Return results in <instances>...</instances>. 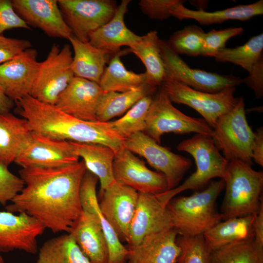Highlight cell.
Segmentation results:
<instances>
[{
	"label": "cell",
	"mask_w": 263,
	"mask_h": 263,
	"mask_svg": "<svg viewBox=\"0 0 263 263\" xmlns=\"http://www.w3.org/2000/svg\"><path fill=\"white\" fill-rule=\"evenodd\" d=\"M86 170L83 160L63 167L21 168L24 187L5 208L25 213L54 233H68L83 211L79 191Z\"/></svg>",
	"instance_id": "1"
},
{
	"label": "cell",
	"mask_w": 263,
	"mask_h": 263,
	"mask_svg": "<svg viewBox=\"0 0 263 263\" xmlns=\"http://www.w3.org/2000/svg\"><path fill=\"white\" fill-rule=\"evenodd\" d=\"M15 113L26 119L32 132L54 139L72 142L100 144L116 154L124 148L125 139L107 122L87 121L70 115L55 105L40 102L30 95L15 102Z\"/></svg>",
	"instance_id": "2"
},
{
	"label": "cell",
	"mask_w": 263,
	"mask_h": 263,
	"mask_svg": "<svg viewBox=\"0 0 263 263\" xmlns=\"http://www.w3.org/2000/svg\"><path fill=\"white\" fill-rule=\"evenodd\" d=\"M224 187L223 179L211 181L202 191L169 200L166 207L172 226L179 235H202L223 221L221 214L216 209V202Z\"/></svg>",
	"instance_id": "3"
},
{
	"label": "cell",
	"mask_w": 263,
	"mask_h": 263,
	"mask_svg": "<svg viewBox=\"0 0 263 263\" xmlns=\"http://www.w3.org/2000/svg\"><path fill=\"white\" fill-rule=\"evenodd\" d=\"M225 192L221 213L223 221L257 214L263 205V172L239 160L229 161L223 179Z\"/></svg>",
	"instance_id": "4"
},
{
	"label": "cell",
	"mask_w": 263,
	"mask_h": 263,
	"mask_svg": "<svg viewBox=\"0 0 263 263\" xmlns=\"http://www.w3.org/2000/svg\"><path fill=\"white\" fill-rule=\"evenodd\" d=\"M180 151L189 153L195 160L196 170L177 187L155 194L165 206L177 194L188 189H197L214 178L223 179L228 161L223 156L209 136L196 133L177 146Z\"/></svg>",
	"instance_id": "5"
},
{
	"label": "cell",
	"mask_w": 263,
	"mask_h": 263,
	"mask_svg": "<svg viewBox=\"0 0 263 263\" xmlns=\"http://www.w3.org/2000/svg\"><path fill=\"white\" fill-rule=\"evenodd\" d=\"M253 136L246 118L244 101L241 97L230 111L218 118L211 138L228 162L239 160L251 166Z\"/></svg>",
	"instance_id": "6"
},
{
	"label": "cell",
	"mask_w": 263,
	"mask_h": 263,
	"mask_svg": "<svg viewBox=\"0 0 263 263\" xmlns=\"http://www.w3.org/2000/svg\"><path fill=\"white\" fill-rule=\"evenodd\" d=\"M144 132L160 144L165 133L196 132L211 137L213 129L204 119L188 116L176 108L162 86L153 98Z\"/></svg>",
	"instance_id": "7"
},
{
	"label": "cell",
	"mask_w": 263,
	"mask_h": 263,
	"mask_svg": "<svg viewBox=\"0 0 263 263\" xmlns=\"http://www.w3.org/2000/svg\"><path fill=\"white\" fill-rule=\"evenodd\" d=\"M71 46L53 44L45 59L40 62L30 95L38 100L55 105L57 100L74 78Z\"/></svg>",
	"instance_id": "8"
},
{
	"label": "cell",
	"mask_w": 263,
	"mask_h": 263,
	"mask_svg": "<svg viewBox=\"0 0 263 263\" xmlns=\"http://www.w3.org/2000/svg\"><path fill=\"white\" fill-rule=\"evenodd\" d=\"M162 86L172 103L193 108L212 129L218 118L230 111L239 99L234 96V87L219 93H209L195 90L169 78L164 79Z\"/></svg>",
	"instance_id": "9"
},
{
	"label": "cell",
	"mask_w": 263,
	"mask_h": 263,
	"mask_svg": "<svg viewBox=\"0 0 263 263\" xmlns=\"http://www.w3.org/2000/svg\"><path fill=\"white\" fill-rule=\"evenodd\" d=\"M160 47L165 68V78L175 80L195 90L209 93H219L226 88L243 83L240 77L222 75L193 69L160 39Z\"/></svg>",
	"instance_id": "10"
},
{
	"label": "cell",
	"mask_w": 263,
	"mask_h": 263,
	"mask_svg": "<svg viewBox=\"0 0 263 263\" xmlns=\"http://www.w3.org/2000/svg\"><path fill=\"white\" fill-rule=\"evenodd\" d=\"M63 19L74 36L89 42L92 33L109 21L117 8L113 0H58Z\"/></svg>",
	"instance_id": "11"
},
{
	"label": "cell",
	"mask_w": 263,
	"mask_h": 263,
	"mask_svg": "<svg viewBox=\"0 0 263 263\" xmlns=\"http://www.w3.org/2000/svg\"><path fill=\"white\" fill-rule=\"evenodd\" d=\"M124 147L145 158L152 167L165 176L167 190L179 185L192 165L191 159L161 146L144 132H137L126 138Z\"/></svg>",
	"instance_id": "12"
},
{
	"label": "cell",
	"mask_w": 263,
	"mask_h": 263,
	"mask_svg": "<svg viewBox=\"0 0 263 263\" xmlns=\"http://www.w3.org/2000/svg\"><path fill=\"white\" fill-rule=\"evenodd\" d=\"M70 141L32 132L15 163L21 168L63 167L79 161Z\"/></svg>",
	"instance_id": "13"
},
{
	"label": "cell",
	"mask_w": 263,
	"mask_h": 263,
	"mask_svg": "<svg viewBox=\"0 0 263 263\" xmlns=\"http://www.w3.org/2000/svg\"><path fill=\"white\" fill-rule=\"evenodd\" d=\"M139 192L114 181L99 193L100 212L113 228L120 241L128 243L129 230Z\"/></svg>",
	"instance_id": "14"
},
{
	"label": "cell",
	"mask_w": 263,
	"mask_h": 263,
	"mask_svg": "<svg viewBox=\"0 0 263 263\" xmlns=\"http://www.w3.org/2000/svg\"><path fill=\"white\" fill-rule=\"evenodd\" d=\"M113 173L115 181L138 192L157 194L168 190L165 176L150 169L144 161L125 147L115 154Z\"/></svg>",
	"instance_id": "15"
},
{
	"label": "cell",
	"mask_w": 263,
	"mask_h": 263,
	"mask_svg": "<svg viewBox=\"0 0 263 263\" xmlns=\"http://www.w3.org/2000/svg\"><path fill=\"white\" fill-rule=\"evenodd\" d=\"M45 229L41 223L25 213L0 211V252L19 250L36 254L37 238Z\"/></svg>",
	"instance_id": "16"
},
{
	"label": "cell",
	"mask_w": 263,
	"mask_h": 263,
	"mask_svg": "<svg viewBox=\"0 0 263 263\" xmlns=\"http://www.w3.org/2000/svg\"><path fill=\"white\" fill-rule=\"evenodd\" d=\"M38 54L31 47L0 65V88L14 102L31 94L40 64Z\"/></svg>",
	"instance_id": "17"
},
{
	"label": "cell",
	"mask_w": 263,
	"mask_h": 263,
	"mask_svg": "<svg viewBox=\"0 0 263 263\" xmlns=\"http://www.w3.org/2000/svg\"><path fill=\"white\" fill-rule=\"evenodd\" d=\"M16 13L31 28L51 38L69 39L73 34L66 23L57 0H12Z\"/></svg>",
	"instance_id": "18"
},
{
	"label": "cell",
	"mask_w": 263,
	"mask_h": 263,
	"mask_svg": "<svg viewBox=\"0 0 263 263\" xmlns=\"http://www.w3.org/2000/svg\"><path fill=\"white\" fill-rule=\"evenodd\" d=\"M105 92L98 84L75 76L60 94L55 105L77 119L97 121V109Z\"/></svg>",
	"instance_id": "19"
},
{
	"label": "cell",
	"mask_w": 263,
	"mask_h": 263,
	"mask_svg": "<svg viewBox=\"0 0 263 263\" xmlns=\"http://www.w3.org/2000/svg\"><path fill=\"white\" fill-rule=\"evenodd\" d=\"M173 228L166 207L155 194L139 192L129 230L130 246L140 243L147 235Z\"/></svg>",
	"instance_id": "20"
},
{
	"label": "cell",
	"mask_w": 263,
	"mask_h": 263,
	"mask_svg": "<svg viewBox=\"0 0 263 263\" xmlns=\"http://www.w3.org/2000/svg\"><path fill=\"white\" fill-rule=\"evenodd\" d=\"M173 228L150 233L128 249L130 263H177L181 249Z\"/></svg>",
	"instance_id": "21"
},
{
	"label": "cell",
	"mask_w": 263,
	"mask_h": 263,
	"mask_svg": "<svg viewBox=\"0 0 263 263\" xmlns=\"http://www.w3.org/2000/svg\"><path fill=\"white\" fill-rule=\"evenodd\" d=\"M130 0H122L113 18L91 34L89 42L113 56L121 51V47L130 48L137 43L141 36L135 34L126 25L125 14Z\"/></svg>",
	"instance_id": "22"
},
{
	"label": "cell",
	"mask_w": 263,
	"mask_h": 263,
	"mask_svg": "<svg viewBox=\"0 0 263 263\" xmlns=\"http://www.w3.org/2000/svg\"><path fill=\"white\" fill-rule=\"evenodd\" d=\"M68 234L91 263H108V246L98 214L83 211Z\"/></svg>",
	"instance_id": "23"
},
{
	"label": "cell",
	"mask_w": 263,
	"mask_h": 263,
	"mask_svg": "<svg viewBox=\"0 0 263 263\" xmlns=\"http://www.w3.org/2000/svg\"><path fill=\"white\" fill-rule=\"evenodd\" d=\"M32 132L24 118L0 113V163L8 166L14 162Z\"/></svg>",
	"instance_id": "24"
},
{
	"label": "cell",
	"mask_w": 263,
	"mask_h": 263,
	"mask_svg": "<svg viewBox=\"0 0 263 263\" xmlns=\"http://www.w3.org/2000/svg\"><path fill=\"white\" fill-rule=\"evenodd\" d=\"M256 214H249L221 221L203 235L211 252L222 246L254 240L253 222Z\"/></svg>",
	"instance_id": "25"
},
{
	"label": "cell",
	"mask_w": 263,
	"mask_h": 263,
	"mask_svg": "<svg viewBox=\"0 0 263 263\" xmlns=\"http://www.w3.org/2000/svg\"><path fill=\"white\" fill-rule=\"evenodd\" d=\"M263 14V0L249 4L239 5L210 12L205 10H191L182 4L171 12V16L179 20L193 19L202 25H207L221 23L230 19L244 21Z\"/></svg>",
	"instance_id": "26"
},
{
	"label": "cell",
	"mask_w": 263,
	"mask_h": 263,
	"mask_svg": "<svg viewBox=\"0 0 263 263\" xmlns=\"http://www.w3.org/2000/svg\"><path fill=\"white\" fill-rule=\"evenodd\" d=\"M76 154L82 158L87 170L100 181L99 193L115 180L113 163L115 153L110 147L94 143L70 141Z\"/></svg>",
	"instance_id": "27"
},
{
	"label": "cell",
	"mask_w": 263,
	"mask_h": 263,
	"mask_svg": "<svg viewBox=\"0 0 263 263\" xmlns=\"http://www.w3.org/2000/svg\"><path fill=\"white\" fill-rule=\"evenodd\" d=\"M68 40L74 52L71 67L75 76L99 84L105 65L111 56L89 42L80 41L74 36Z\"/></svg>",
	"instance_id": "28"
},
{
	"label": "cell",
	"mask_w": 263,
	"mask_h": 263,
	"mask_svg": "<svg viewBox=\"0 0 263 263\" xmlns=\"http://www.w3.org/2000/svg\"><path fill=\"white\" fill-rule=\"evenodd\" d=\"M157 31L152 30L141 36V39L129 48L130 53L139 58L146 67V83L158 87L162 85L165 68Z\"/></svg>",
	"instance_id": "29"
},
{
	"label": "cell",
	"mask_w": 263,
	"mask_h": 263,
	"mask_svg": "<svg viewBox=\"0 0 263 263\" xmlns=\"http://www.w3.org/2000/svg\"><path fill=\"white\" fill-rule=\"evenodd\" d=\"M157 88L146 83L125 92H106L97 109V121L107 122L112 118L125 114L140 99L148 95H152Z\"/></svg>",
	"instance_id": "30"
},
{
	"label": "cell",
	"mask_w": 263,
	"mask_h": 263,
	"mask_svg": "<svg viewBox=\"0 0 263 263\" xmlns=\"http://www.w3.org/2000/svg\"><path fill=\"white\" fill-rule=\"evenodd\" d=\"M130 53L129 49L121 50L112 56L101 77L99 85L105 92H125L146 83L145 73L136 74L128 70L121 57Z\"/></svg>",
	"instance_id": "31"
},
{
	"label": "cell",
	"mask_w": 263,
	"mask_h": 263,
	"mask_svg": "<svg viewBox=\"0 0 263 263\" xmlns=\"http://www.w3.org/2000/svg\"><path fill=\"white\" fill-rule=\"evenodd\" d=\"M37 263H91L68 233L46 241L39 250Z\"/></svg>",
	"instance_id": "32"
},
{
	"label": "cell",
	"mask_w": 263,
	"mask_h": 263,
	"mask_svg": "<svg viewBox=\"0 0 263 263\" xmlns=\"http://www.w3.org/2000/svg\"><path fill=\"white\" fill-rule=\"evenodd\" d=\"M263 34L251 37L244 45L235 48H225L214 57L219 62H229L239 65L249 72L263 57Z\"/></svg>",
	"instance_id": "33"
},
{
	"label": "cell",
	"mask_w": 263,
	"mask_h": 263,
	"mask_svg": "<svg viewBox=\"0 0 263 263\" xmlns=\"http://www.w3.org/2000/svg\"><path fill=\"white\" fill-rule=\"evenodd\" d=\"M209 263H263V248L254 240L229 244L211 251Z\"/></svg>",
	"instance_id": "34"
},
{
	"label": "cell",
	"mask_w": 263,
	"mask_h": 263,
	"mask_svg": "<svg viewBox=\"0 0 263 263\" xmlns=\"http://www.w3.org/2000/svg\"><path fill=\"white\" fill-rule=\"evenodd\" d=\"M153 98L152 95L143 97L121 118L113 121H107L108 125L125 139L137 132H144L146 117Z\"/></svg>",
	"instance_id": "35"
},
{
	"label": "cell",
	"mask_w": 263,
	"mask_h": 263,
	"mask_svg": "<svg viewBox=\"0 0 263 263\" xmlns=\"http://www.w3.org/2000/svg\"><path fill=\"white\" fill-rule=\"evenodd\" d=\"M205 32L199 26L192 24L173 33L168 40V46L177 55L197 57L202 56Z\"/></svg>",
	"instance_id": "36"
},
{
	"label": "cell",
	"mask_w": 263,
	"mask_h": 263,
	"mask_svg": "<svg viewBox=\"0 0 263 263\" xmlns=\"http://www.w3.org/2000/svg\"><path fill=\"white\" fill-rule=\"evenodd\" d=\"M177 243L181 249L178 263H209L210 251L203 235H178Z\"/></svg>",
	"instance_id": "37"
},
{
	"label": "cell",
	"mask_w": 263,
	"mask_h": 263,
	"mask_svg": "<svg viewBox=\"0 0 263 263\" xmlns=\"http://www.w3.org/2000/svg\"><path fill=\"white\" fill-rule=\"evenodd\" d=\"M243 32L244 28L238 27L218 30L213 29L205 33L202 56L214 57L220 50L225 48L229 39L241 35Z\"/></svg>",
	"instance_id": "38"
},
{
	"label": "cell",
	"mask_w": 263,
	"mask_h": 263,
	"mask_svg": "<svg viewBox=\"0 0 263 263\" xmlns=\"http://www.w3.org/2000/svg\"><path fill=\"white\" fill-rule=\"evenodd\" d=\"M98 178L86 170L82 179L79 191V200L82 210L97 214L100 209L96 188Z\"/></svg>",
	"instance_id": "39"
},
{
	"label": "cell",
	"mask_w": 263,
	"mask_h": 263,
	"mask_svg": "<svg viewBox=\"0 0 263 263\" xmlns=\"http://www.w3.org/2000/svg\"><path fill=\"white\" fill-rule=\"evenodd\" d=\"M24 187L20 177L12 173L8 166L0 163V204L3 206L19 194Z\"/></svg>",
	"instance_id": "40"
},
{
	"label": "cell",
	"mask_w": 263,
	"mask_h": 263,
	"mask_svg": "<svg viewBox=\"0 0 263 263\" xmlns=\"http://www.w3.org/2000/svg\"><path fill=\"white\" fill-rule=\"evenodd\" d=\"M185 2L184 0H141L139 5L142 12L150 19L162 20L171 16V11Z\"/></svg>",
	"instance_id": "41"
},
{
	"label": "cell",
	"mask_w": 263,
	"mask_h": 263,
	"mask_svg": "<svg viewBox=\"0 0 263 263\" xmlns=\"http://www.w3.org/2000/svg\"><path fill=\"white\" fill-rule=\"evenodd\" d=\"M16 28L31 29L15 12L12 0H0V35Z\"/></svg>",
	"instance_id": "42"
},
{
	"label": "cell",
	"mask_w": 263,
	"mask_h": 263,
	"mask_svg": "<svg viewBox=\"0 0 263 263\" xmlns=\"http://www.w3.org/2000/svg\"><path fill=\"white\" fill-rule=\"evenodd\" d=\"M31 46L32 43L29 40L0 35V65L13 59Z\"/></svg>",
	"instance_id": "43"
},
{
	"label": "cell",
	"mask_w": 263,
	"mask_h": 263,
	"mask_svg": "<svg viewBox=\"0 0 263 263\" xmlns=\"http://www.w3.org/2000/svg\"><path fill=\"white\" fill-rule=\"evenodd\" d=\"M247 76L243 79L254 92L257 99L263 96V57L248 72Z\"/></svg>",
	"instance_id": "44"
},
{
	"label": "cell",
	"mask_w": 263,
	"mask_h": 263,
	"mask_svg": "<svg viewBox=\"0 0 263 263\" xmlns=\"http://www.w3.org/2000/svg\"><path fill=\"white\" fill-rule=\"evenodd\" d=\"M252 159L261 166H263V128L260 127L254 132L251 145Z\"/></svg>",
	"instance_id": "45"
},
{
	"label": "cell",
	"mask_w": 263,
	"mask_h": 263,
	"mask_svg": "<svg viewBox=\"0 0 263 263\" xmlns=\"http://www.w3.org/2000/svg\"><path fill=\"white\" fill-rule=\"evenodd\" d=\"M253 229L255 243L260 247L263 248V205L255 217Z\"/></svg>",
	"instance_id": "46"
},
{
	"label": "cell",
	"mask_w": 263,
	"mask_h": 263,
	"mask_svg": "<svg viewBox=\"0 0 263 263\" xmlns=\"http://www.w3.org/2000/svg\"><path fill=\"white\" fill-rule=\"evenodd\" d=\"M14 105V102L8 98L0 88V113L10 112Z\"/></svg>",
	"instance_id": "47"
},
{
	"label": "cell",
	"mask_w": 263,
	"mask_h": 263,
	"mask_svg": "<svg viewBox=\"0 0 263 263\" xmlns=\"http://www.w3.org/2000/svg\"><path fill=\"white\" fill-rule=\"evenodd\" d=\"M0 263H5L4 259L1 255H0Z\"/></svg>",
	"instance_id": "48"
},
{
	"label": "cell",
	"mask_w": 263,
	"mask_h": 263,
	"mask_svg": "<svg viewBox=\"0 0 263 263\" xmlns=\"http://www.w3.org/2000/svg\"></svg>",
	"instance_id": "49"
},
{
	"label": "cell",
	"mask_w": 263,
	"mask_h": 263,
	"mask_svg": "<svg viewBox=\"0 0 263 263\" xmlns=\"http://www.w3.org/2000/svg\"></svg>",
	"instance_id": "50"
}]
</instances>
